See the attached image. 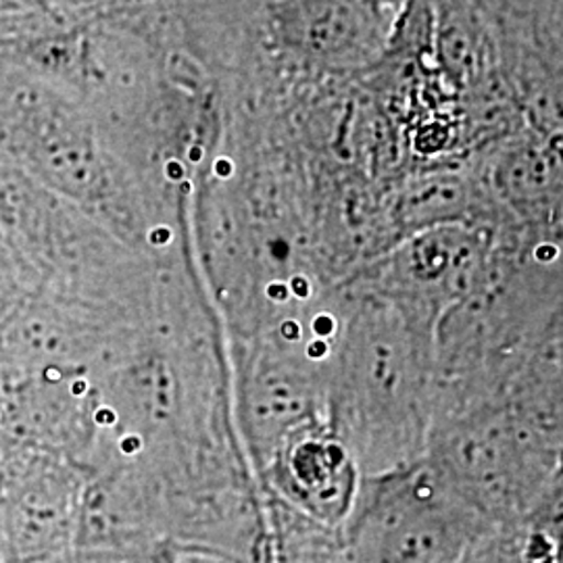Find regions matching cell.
Listing matches in <instances>:
<instances>
[{
  "label": "cell",
  "mask_w": 563,
  "mask_h": 563,
  "mask_svg": "<svg viewBox=\"0 0 563 563\" xmlns=\"http://www.w3.org/2000/svg\"><path fill=\"white\" fill-rule=\"evenodd\" d=\"M369 7H374L378 13L397 21L399 13L405 9L407 0H365Z\"/></svg>",
  "instance_id": "277c9868"
},
{
  "label": "cell",
  "mask_w": 563,
  "mask_h": 563,
  "mask_svg": "<svg viewBox=\"0 0 563 563\" xmlns=\"http://www.w3.org/2000/svg\"><path fill=\"white\" fill-rule=\"evenodd\" d=\"M81 495L59 472L13 476L0 488V563H71Z\"/></svg>",
  "instance_id": "3957f363"
},
{
  "label": "cell",
  "mask_w": 563,
  "mask_h": 563,
  "mask_svg": "<svg viewBox=\"0 0 563 563\" xmlns=\"http://www.w3.org/2000/svg\"><path fill=\"white\" fill-rule=\"evenodd\" d=\"M476 2H488V0H476ZM490 2H505V0H490Z\"/></svg>",
  "instance_id": "8992f818"
},
{
  "label": "cell",
  "mask_w": 563,
  "mask_h": 563,
  "mask_svg": "<svg viewBox=\"0 0 563 563\" xmlns=\"http://www.w3.org/2000/svg\"><path fill=\"white\" fill-rule=\"evenodd\" d=\"M263 30L284 63L316 76L380 59L395 20L365 0H262Z\"/></svg>",
  "instance_id": "7a4b0ae2"
},
{
  "label": "cell",
  "mask_w": 563,
  "mask_h": 563,
  "mask_svg": "<svg viewBox=\"0 0 563 563\" xmlns=\"http://www.w3.org/2000/svg\"><path fill=\"white\" fill-rule=\"evenodd\" d=\"M488 534L443 472H407L355 495L320 563H462Z\"/></svg>",
  "instance_id": "6da1fadb"
},
{
  "label": "cell",
  "mask_w": 563,
  "mask_h": 563,
  "mask_svg": "<svg viewBox=\"0 0 563 563\" xmlns=\"http://www.w3.org/2000/svg\"><path fill=\"white\" fill-rule=\"evenodd\" d=\"M305 563H320V562H318V560H313V558H307V560H305Z\"/></svg>",
  "instance_id": "5b68a950"
}]
</instances>
